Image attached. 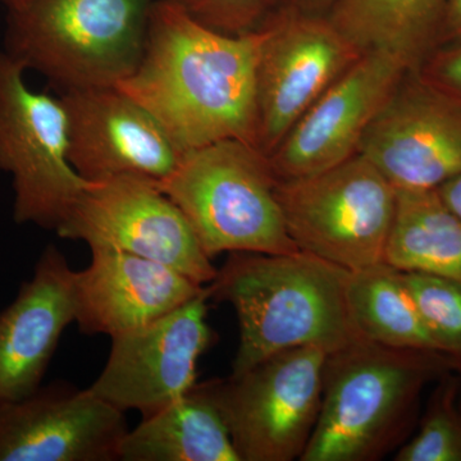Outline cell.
I'll return each instance as SVG.
<instances>
[{
	"label": "cell",
	"instance_id": "cell-1",
	"mask_svg": "<svg viewBox=\"0 0 461 461\" xmlns=\"http://www.w3.org/2000/svg\"><path fill=\"white\" fill-rule=\"evenodd\" d=\"M260 41L259 27L241 35L217 32L156 0L140 65L117 86L147 108L185 154L224 140L258 147Z\"/></svg>",
	"mask_w": 461,
	"mask_h": 461
},
{
	"label": "cell",
	"instance_id": "cell-2",
	"mask_svg": "<svg viewBox=\"0 0 461 461\" xmlns=\"http://www.w3.org/2000/svg\"><path fill=\"white\" fill-rule=\"evenodd\" d=\"M348 269L306 251L230 253L208 287L238 315L230 375L288 348L315 346L330 354L359 339L348 311Z\"/></svg>",
	"mask_w": 461,
	"mask_h": 461
},
{
	"label": "cell",
	"instance_id": "cell-3",
	"mask_svg": "<svg viewBox=\"0 0 461 461\" xmlns=\"http://www.w3.org/2000/svg\"><path fill=\"white\" fill-rule=\"evenodd\" d=\"M450 355L355 339L327 355L320 417L300 461H375L403 445Z\"/></svg>",
	"mask_w": 461,
	"mask_h": 461
},
{
	"label": "cell",
	"instance_id": "cell-4",
	"mask_svg": "<svg viewBox=\"0 0 461 461\" xmlns=\"http://www.w3.org/2000/svg\"><path fill=\"white\" fill-rule=\"evenodd\" d=\"M156 0H32L8 11L5 51L60 94L117 86L140 65Z\"/></svg>",
	"mask_w": 461,
	"mask_h": 461
},
{
	"label": "cell",
	"instance_id": "cell-5",
	"mask_svg": "<svg viewBox=\"0 0 461 461\" xmlns=\"http://www.w3.org/2000/svg\"><path fill=\"white\" fill-rule=\"evenodd\" d=\"M158 185L181 209L212 260L223 253L299 250L285 224L269 158L256 145L224 140L195 149Z\"/></svg>",
	"mask_w": 461,
	"mask_h": 461
},
{
	"label": "cell",
	"instance_id": "cell-6",
	"mask_svg": "<svg viewBox=\"0 0 461 461\" xmlns=\"http://www.w3.org/2000/svg\"><path fill=\"white\" fill-rule=\"evenodd\" d=\"M276 194L299 250L350 272L384 262L397 191L360 154L327 171L277 180Z\"/></svg>",
	"mask_w": 461,
	"mask_h": 461
},
{
	"label": "cell",
	"instance_id": "cell-7",
	"mask_svg": "<svg viewBox=\"0 0 461 461\" xmlns=\"http://www.w3.org/2000/svg\"><path fill=\"white\" fill-rule=\"evenodd\" d=\"M25 71L0 50V169L14 178V221L57 230L91 182L69 162L62 98L30 89Z\"/></svg>",
	"mask_w": 461,
	"mask_h": 461
},
{
	"label": "cell",
	"instance_id": "cell-8",
	"mask_svg": "<svg viewBox=\"0 0 461 461\" xmlns=\"http://www.w3.org/2000/svg\"><path fill=\"white\" fill-rule=\"evenodd\" d=\"M327 355L300 346L208 382L241 461L300 460L320 417Z\"/></svg>",
	"mask_w": 461,
	"mask_h": 461
},
{
	"label": "cell",
	"instance_id": "cell-9",
	"mask_svg": "<svg viewBox=\"0 0 461 461\" xmlns=\"http://www.w3.org/2000/svg\"><path fill=\"white\" fill-rule=\"evenodd\" d=\"M259 30L258 147L269 157L363 53L323 14L277 8Z\"/></svg>",
	"mask_w": 461,
	"mask_h": 461
},
{
	"label": "cell",
	"instance_id": "cell-10",
	"mask_svg": "<svg viewBox=\"0 0 461 461\" xmlns=\"http://www.w3.org/2000/svg\"><path fill=\"white\" fill-rule=\"evenodd\" d=\"M57 235L156 260L211 284L217 276L193 227L157 182L117 177L91 184L71 206Z\"/></svg>",
	"mask_w": 461,
	"mask_h": 461
},
{
	"label": "cell",
	"instance_id": "cell-11",
	"mask_svg": "<svg viewBox=\"0 0 461 461\" xmlns=\"http://www.w3.org/2000/svg\"><path fill=\"white\" fill-rule=\"evenodd\" d=\"M209 287L159 320L111 338L107 363L89 390L124 412L154 414L196 386L200 357L213 344Z\"/></svg>",
	"mask_w": 461,
	"mask_h": 461
},
{
	"label": "cell",
	"instance_id": "cell-12",
	"mask_svg": "<svg viewBox=\"0 0 461 461\" xmlns=\"http://www.w3.org/2000/svg\"><path fill=\"white\" fill-rule=\"evenodd\" d=\"M411 66L393 51H364L268 157L277 180L327 171L357 154L369 124Z\"/></svg>",
	"mask_w": 461,
	"mask_h": 461
},
{
	"label": "cell",
	"instance_id": "cell-13",
	"mask_svg": "<svg viewBox=\"0 0 461 461\" xmlns=\"http://www.w3.org/2000/svg\"><path fill=\"white\" fill-rule=\"evenodd\" d=\"M68 122V159L85 181L139 177L160 184L184 159L163 124L118 86L60 94Z\"/></svg>",
	"mask_w": 461,
	"mask_h": 461
},
{
	"label": "cell",
	"instance_id": "cell-14",
	"mask_svg": "<svg viewBox=\"0 0 461 461\" xmlns=\"http://www.w3.org/2000/svg\"><path fill=\"white\" fill-rule=\"evenodd\" d=\"M126 412L63 382L0 405V461H114Z\"/></svg>",
	"mask_w": 461,
	"mask_h": 461
},
{
	"label": "cell",
	"instance_id": "cell-15",
	"mask_svg": "<svg viewBox=\"0 0 461 461\" xmlns=\"http://www.w3.org/2000/svg\"><path fill=\"white\" fill-rule=\"evenodd\" d=\"M402 85L369 124L357 154L396 191L437 190L461 173V107L444 94Z\"/></svg>",
	"mask_w": 461,
	"mask_h": 461
},
{
	"label": "cell",
	"instance_id": "cell-16",
	"mask_svg": "<svg viewBox=\"0 0 461 461\" xmlns=\"http://www.w3.org/2000/svg\"><path fill=\"white\" fill-rule=\"evenodd\" d=\"M89 266L75 271V323L84 335H120L165 317L205 286L156 260L91 248Z\"/></svg>",
	"mask_w": 461,
	"mask_h": 461
},
{
	"label": "cell",
	"instance_id": "cell-17",
	"mask_svg": "<svg viewBox=\"0 0 461 461\" xmlns=\"http://www.w3.org/2000/svg\"><path fill=\"white\" fill-rule=\"evenodd\" d=\"M75 271L50 245L11 305L0 312V405L41 387L63 332L75 323Z\"/></svg>",
	"mask_w": 461,
	"mask_h": 461
},
{
	"label": "cell",
	"instance_id": "cell-18",
	"mask_svg": "<svg viewBox=\"0 0 461 461\" xmlns=\"http://www.w3.org/2000/svg\"><path fill=\"white\" fill-rule=\"evenodd\" d=\"M120 460L241 461L208 382L129 429Z\"/></svg>",
	"mask_w": 461,
	"mask_h": 461
},
{
	"label": "cell",
	"instance_id": "cell-19",
	"mask_svg": "<svg viewBox=\"0 0 461 461\" xmlns=\"http://www.w3.org/2000/svg\"><path fill=\"white\" fill-rule=\"evenodd\" d=\"M384 262L461 284V218L437 190L397 191Z\"/></svg>",
	"mask_w": 461,
	"mask_h": 461
},
{
	"label": "cell",
	"instance_id": "cell-20",
	"mask_svg": "<svg viewBox=\"0 0 461 461\" xmlns=\"http://www.w3.org/2000/svg\"><path fill=\"white\" fill-rule=\"evenodd\" d=\"M346 300L357 338L388 348L441 351L421 318L403 272L391 264L381 262L350 272Z\"/></svg>",
	"mask_w": 461,
	"mask_h": 461
},
{
	"label": "cell",
	"instance_id": "cell-21",
	"mask_svg": "<svg viewBox=\"0 0 461 461\" xmlns=\"http://www.w3.org/2000/svg\"><path fill=\"white\" fill-rule=\"evenodd\" d=\"M446 0H335L329 17L362 53L388 50L414 65L442 23Z\"/></svg>",
	"mask_w": 461,
	"mask_h": 461
},
{
	"label": "cell",
	"instance_id": "cell-22",
	"mask_svg": "<svg viewBox=\"0 0 461 461\" xmlns=\"http://www.w3.org/2000/svg\"><path fill=\"white\" fill-rule=\"evenodd\" d=\"M395 461H461V375L437 379L420 430L397 448Z\"/></svg>",
	"mask_w": 461,
	"mask_h": 461
},
{
	"label": "cell",
	"instance_id": "cell-23",
	"mask_svg": "<svg viewBox=\"0 0 461 461\" xmlns=\"http://www.w3.org/2000/svg\"><path fill=\"white\" fill-rule=\"evenodd\" d=\"M403 278L439 350L461 364V284L420 272Z\"/></svg>",
	"mask_w": 461,
	"mask_h": 461
},
{
	"label": "cell",
	"instance_id": "cell-24",
	"mask_svg": "<svg viewBox=\"0 0 461 461\" xmlns=\"http://www.w3.org/2000/svg\"><path fill=\"white\" fill-rule=\"evenodd\" d=\"M203 25L232 35L254 32L277 9L278 0H160Z\"/></svg>",
	"mask_w": 461,
	"mask_h": 461
},
{
	"label": "cell",
	"instance_id": "cell-25",
	"mask_svg": "<svg viewBox=\"0 0 461 461\" xmlns=\"http://www.w3.org/2000/svg\"><path fill=\"white\" fill-rule=\"evenodd\" d=\"M435 77L445 89L461 98V45L439 58L435 66Z\"/></svg>",
	"mask_w": 461,
	"mask_h": 461
},
{
	"label": "cell",
	"instance_id": "cell-26",
	"mask_svg": "<svg viewBox=\"0 0 461 461\" xmlns=\"http://www.w3.org/2000/svg\"><path fill=\"white\" fill-rule=\"evenodd\" d=\"M445 32L448 38L461 45V0H446L444 17H442Z\"/></svg>",
	"mask_w": 461,
	"mask_h": 461
},
{
	"label": "cell",
	"instance_id": "cell-27",
	"mask_svg": "<svg viewBox=\"0 0 461 461\" xmlns=\"http://www.w3.org/2000/svg\"><path fill=\"white\" fill-rule=\"evenodd\" d=\"M446 205L461 218V173L437 189Z\"/></svg>",
	"mask_w": 461,
	"mask_h": 461
},
{
	"label": "cell",
	"instance_id": "cell-28",
	"mask_svg": "<svg viewBox=\"0 0 461 461\" xmlns=\"http://www.w3.org/2000/svg\"><path fill=\"white\" fill-rule=\"evenodd\" d=\"M335 0H278L280 8H293L306 14H320L321 9H330Z\"/></svg>",
	"mask_w": 461,
	"mask_h": 461
},
{
	"label": "cell",
	"instance_id": "cell-29",
	"mask_svg": "<svg viewBox=\"0 0 461 461\" xmlns=\"http://www.w3.org/2000/svg\"><path fill=\"white\" fill-rule=\"evenodd\" d=\"M29 2H32V0H0V3L5 5L8 11L23 7V5H27Z\"/></svg>",
	"mask_w": 461,
	"mask_h": 461
},
{
	"label": "cell",
	"instance_id": "cell-30",
	"mask_svg": "<svg viewBox=\"0 0 461 461\" xmlns=\"http://www.w3.org/2000/svg\"><path fill=\"white\" fill-rule=\"evenodd\" d=\"M455 372L459 373V375H461V364H457V366H455Z\"/></svg>",
	"mask_w": 461,
	"mask_h": 461
}]
</instances>
